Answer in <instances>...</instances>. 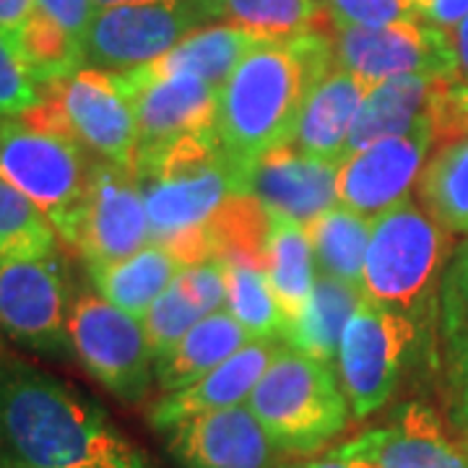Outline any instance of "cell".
<instances>
[{
    "mask_svg": "<svg viewBox=\"0 0 468 468\" xmlns=\"http://www.w3.org/2000/svg\"><path fill=\"white\" fill-rule=\"evenodd\" d=\"M34 11H37L34 0H0V32L11 39V45Z\"/></svg>",
    "mask_w": 468,
    "mask_h": 468,
    "instance_id": "41",
    "label": "cell"
},
{
    "mask_svg": "<svg viewBox=\"0 0 468 468\" xmlns=\"http://www.w3.org/2000/svg\"><path fill=\"white\" fill-rule=\"evenodd\" d=\"M167 451L180 468H276L279 448L248 403L185 419L165 430Z\"/></svg>",
    "mask_w": 468,
    "mask_h": 468,
    "instance_id": "16",
    "label": "cell"
},
{
    "mask_svg": "<svg viewBox=\"0 0 468 468\" xmlns=\"http://www.w3.org/2000/svg\"><path fill=\"white\" fill-rule=\"evenodd\" d=\"M461 452H463V458L468 461V427L461 432Z\"/></svg>",
    "mask_w": 468,
    "mask_h": 468,
    "instance_id": "46",
    "label": "cell"
},
{
    "mask_svg": "<svg viewBox=\"0 0 468 468\" xmlns=\"http://www.w3.org/2000/svg\"><path fill=\"white\" fill-rule=\"evenodd\" d=\"M221 263H250L266 271L271 214L252 196H232L206 224Z\"/></svg>",
    "mask_w": 468,
    "mask_h": 468,
    "instance_id": "30",
    "label": "cell"
},
{
    "mask_svg": "<svg viewBox=\"0 0 468 468\" xmlns=\"http://www.w3.org/2000/svg\"><path fill=\"white\" fill-rule=\"evenodd\" d=\"M435 144L430 115L403 135L383 138L351 154L338 172V203L362 217H380L409 198V190L424 167V156Z\"/></svg>",
    "mask_w": 468,
    "mask_h": 468,
    "instance_id": "15",
    "label": "cell"
},
{
    "mask_svg": "<svg viewBox=\"0 0 468 468\" xmlns=\"http://www.w3.org/2000/svg\"><path fill=\"white\" fill-rule=\"evenodd\" d=\"M341 165L304 156L289 146L263 154L245 172L242 193L261 201L268 211L286 214L300 224H313L338 201Z\"/></svg>",
    "mask_w": 468,
    "mask_h": 468,
    "instance_id": "17",
    "label": "cell"
},
{
    "mask_svg": "<svg viewBox=\"0 0 468 468\" xmlns=\"http://www.w3.org/2000/svg\"><path fill=\"white\" fill-rule=\"evenodd\" d=\"M115 81L133 110L138 128L135 162L167 149L185 135L214 128L218 86L198 76H154L141 66L115 73Z\"/></svg>",
    "mask_w": 468,
    "mask_h": 468,
    "instance_id": "13",
    "label": "cell"
},
{
    "mask_svg": "<svg viewBox=\"0 0 468 468\" xmlns=\"http://www.w3.org/2000/svg\"><path fill=\"white\" fill-rule=\"evenodd\" d=\"M417 341V323L372 300H362L338 346V380L351 417L367 419L390 401Z\"/></svg>",
    "mask_w": 468,
    "mask_h": 468,
    "instance_id": "9",
    "label": "cell"
},
{
    "mask_svg": "<svg viewBox=\"0 0 468 468\" xmlns=\"http://www.w3.org/2000/svg\"><path fill=\"white\" fill-rule=\"evenodd\" d=\"M97 11L104 8H115V5H133V3H151V0H91Z\"/></svg>",
    "mask_w": 468,
    "mask_h": 468,
    "instance_id": "45",
    "label": "cell"
},
{
    "mask_svg": "<svg viewBox=\"0 0 468 468\" xmlns=\"http://www.w3.org/2000/svg\"><path fill=\"white\" fill-rule=\"evenodd\" d=\"M452 52H455V66H458V76L468 84V16L451 32Z\"/></svg>",
    "mask_w": 468,
    "mask_h": 468,
    "instance_id": "42",
    "label": "cell"
},
{
    "mask_svg": "<svg viewBox=\"0 0 468 468\" xmlns=\"http://www.w3.org/2000/svg\"><path fill=\"white\" fill-rule=\"evenodd\" d=\"M369 89L372 84H367L365 79L354 76L341 66L331 68L313 86L310 97L304 101L292 146L304 156L344 165L349 159L346 144H349L354 117Z\"/></svg>",
    "mask_w": 468,
    "mask_h": 468,
    "instance_id": "20",
    "label": "cell"
},
{
    "mask_svg": "<svg viewBox=\"0 0 468 468\" xmlns=\"http://www.w3.org/2000/svg\"><path fill=\"white\" fill-rule=\"evenodd\" d=\"M279 349L282 346H276V341L255 338L234 356H229L224 365L211 369L198 383L187 385L177 393H165L151 409V424L156 430H169L185 419L248 403L255 385L261 383Z\"/></svg>",
    "mask_w": 468,
    "mask_h": 468,
    "instance_id": "19",
    "label": "cell"
},
{
    "mask_svg": "<svg viewBox=\"0 0 468 468\" xmlns=\"http://www.w3.org/2000/svg\"><path fill=\"white\" fill-rule=\"evenodd\" d=\"M185 268L162 245H146L141 252L115 266L91 271V279L107 302L117 304L128 315L144 320L151 304L159 300Z\"/></svg>",
    "mask_w": 468,
    "mask_h": 468,
    "instance_id": "25",
    "label": "cell"
},
{
    "mask_svg": "<svg viewBox=\"0 0 468 468\" xmlns=\"http://www.w3.org/2000/svg\"><path fill=\"white\" fill-rule=\"evenodd\" d=\"M248 406L282 452H315L349 424V401L328 362L279 349Z\"/></svg>",
    "mask_w": 468,
    "mask_h": 468,
    "instance_id": "4",
    "label": "cell"
},
{
    "mask_svg": "<svg viewBox=\"0 0 468 468\" xmlns=\"http://www.w3.org/2000/svg\"><path fill=\"white\" fill-rule=\"evenodd\" d=\"M432 84V76H399L372 86L351 125L349 156L383 138L409 133L421 117H427Z\"/></svg>",
    "mask_w": 468,
    "mask_h": 468,
    "instance_id": "23",
    "label": "cell"
},
{
    "mask_svg": "<svg viewBox=\"0 0 468 468\" xmlns=\"http://www.w3.org/2000/svg\"><path fill=\"white\" fill-rule=\"evenodd\" d=\"M338 27L380 29L406 18H417L414 0H323Z\"/></svg>",
    "mask_w": 468,
    "mask_h": 468,
    "instance_id": "35",
    "label": "cell"
},
{
    "mask_svg": "<svg viewBox=\"0 0 468 468\" xmlns=\"http://www.w3.org/2000/svg\"><path fill=\"white\" fill-rule=\"evenodd\" d=\"M414 3H417V8H419V3H421V0H414Z\"/></svg>",
    "mask_w": 468,
    "mask_h": 468,
    "instance_id": "47",
    "label": "cell"
},
{
    "mask_svg": "<svg viewBox=\"0 0 468 468\" xmlns=\"http://www.w3.org/2000/svg\"><path fill=\"white\" fill-rule=\"evenodd\" d=\"M421 3H424V0H421ZM421 3H419V5H421Z\"/></svg>",
    "mask_w": 468,
    "mask_h": 468,
    "instance_id": "49",
    "label": "cell"
},
{
    "mask_svg": "<svg viewBox=\"0 0 468 468\" xmlns=\"http://www.w3.org/2000/svg\"><path fill=\"white\" fill-rule=\"evenodd\" d=\"M0 468H149L94 399L0 356Z\"/></svg>",
    "mask_w": 468,
    "mask_h": 468,
    "instance_id": "1",
    "label": "cell"
},
{
    "mask_svg": "<svg viewBox=\"0 0 468 468\" xmlns=\"http://www.w3.org/2000/svg\"><path fill=\"white\" fill-rule=\"evenodd\" d=\"M39 97L45 100L52 133L73 138L104 162L133 172L138 128L115 73L81 68L70 79L39 86Z\"/></svg>",
    "mask_w": 468,
    "mask_h": 468,
    "instance_id": "8",
    "label": "cell"
},
{
    "mask_svg": "<svg viewBox=\"0 0 468 468\" xmlns=\"http://www.w3.org/2000/svg\"><path fill=\"white\" fill-rule=\"evenodd\" d=\"M70 346L86 372L122 403H141L156 359L141 320L97 294H81L68 315Z\"/></svg>",
    "mask_w": 468,
    "mask_h": 468,
    "instance_id": "7",
    "label": "cell"
},
{
    "mask_svg": "<svg viewBox=\"0 0 468 468\" xmlns=\"http://www.w3.org/2000/svg\"><path fill=\"white\" fill-rule=\"evenodd\" d=\"M34 3H37V11H42L45 16L58 21L63 29H68L84 45L89 24L97 16V8L91 0H34Z\"/></svg>",
    "mask_w": 468,
    "mask_h": 468,
    "instance_id": "37",
    "label": "cell"
},
{
    "mask_svg": "<svg viewBox=\"0 0 468 468\" xmlns=\"http://www.w3.org/2000/svg\"><path fill=\"white\" fill-rule=\"evenodd\" d=\"M451 250L448 229L409 198L372 218L362 294L417 323Z\"/></svg>",
    "mask_w": 468,
    "mask_h": 468,
    "instance_id": "5",
    "label": "cell"
},
{
    "mask_svg": "<svg viewBox=\"0 0 468 468\" xmlns=\"http://www.w3.org/2000/svg\"><path fill=\"white\" fill-rule=\"evenodd\" d=\"M146 245H151V227L133 172L104 159L91 162L89 190L70 248L81 252L89 271H97L115 266Z\"/></svg>",
    "mask_w": 468,
    "mask_h": 468,
    "instance_id": "12",
    "label": "cell"
},
{
    "mask_svg": "<svg viewBox=\"0 0 468 468\" xmlns=\"http://www.w3.org/2000/svg\"><path fill=\"white\" fill-rule=\"evenodd\" d=\"M331 45L335 66L372 86L399 76H458L451 32L419 16L380 29L335 24Z\"/></svg>",
    "mask_w": 468,
    "mask_h": 468,
    "instance_id": "11",
    "label": "cell"
},
{
    "mask_svg": "<svg viewBox=\"0 0 468 468\" xmlns=\"http://www.w3.org/2000/svg\"><path fill=\"white\" fill-rule=\"evenodd\" d=\"M250 341H255L250 331H245L232 313H214L203 318L175 349L156 359V380L162 393H177L198 383Z\"/></svg>",
    "mask_w": 468,
    "mask_h": 468,
    "instance_id": "22",
    "label": "cell"
},
{
    "mask_svg": "<svg viewBox=\"0 0 468 468\" xmlns=\"http://www.w3.org/2000/svg\"><path fill=\"white\" fill-rule=\"evenodd\" d=\"M452 335V403H455V421L461 430L468 427V334L466 331H451Z\"/></svg>",
    "mask_w": 468,
    "mask_h": 468,
    "instance_id": "39",
    "label": "cell"
},
{
    "mask_svg": "<svg viewBox=\"0 0 468 468\" xmlns=\"http://www.w3.org/2000/svg\"><path fill=\"white\" fill-rule=\"evenodd\" d=\"M39 101V89L18 60L11 39L0 32V117H18Z\"/></svg>",
    "mask_w": 468,
    "mask_h": 468,
    "instance_id": "36",
    "label": "cell"
},
{
    "mask_svg": "<svg viewBox=\"0 0 468 468\" xmlns=\"http://www.w3.org/2000/svg\"><path fill=\"white\" fill-rule=\"evenodd\" d=\"M320 8L323 3L315 0H218L217 18L261 39H292L310 32Z\"/></svg>",
    "mask_w": 468,
    "mask_h": 468,
    "instance_id": "33",
    "label": "cell"
},
{
    "mask_svg": "<svg viewBox=\"0 0 468 468\" xmlns=\"http://www.w3.org/2000/svg\"><path fill=\"white\" fill-rule=\"evenodd\" d=\"M334 66L328 34L261 42L218 89L214 128L234 162L250 167L268 151L289 146L313 86Z\"/></svg>",
    "mask_w": 468,
    "mask_h": 468,
    "instance_id": "2",
    "label": "cell"
},
{
    "mask_svg": "<svg viewBox=\"0 0 468 468\" xmlns=\"http://www.w3.org/2000/svg\"><path fill=\"white\" fill-rule=\"evenodd\" d=\"M417 14L437 29L451 32L468 16V0H424Z\"/></svg>",
    "mask_w": 468,
    "mask_h": 468,
    "instance_id": "40",
    "label": "cell"
},
{
    "mask_svg": "<svg viewBox=\"0 0 468 468\" xmlns=\"http://www.w3.org/2000/svg\"><path fill=\"white\" fill-rule=\"evenodd\" d=\"M315 3H323V0H315Z\"/></svg>",
    "mask_w": 468,
    "mask_h": 468,
    "instance_id": "48",
    "label": "cell"
},
{
    "mask_svg": "<svg viewBox=\"0 0 468 468\" xmlns=\"http://www.w3.org/2000/svg\"><path fill=\"white\" fill-rule=\"evenodd\" d=\"M304 468H351L344 458H338L335 452H331L328 458H320V461H315V463H307Z\"/></svg>",
    "mask_w": 468,
    "mask_h": 468,
    "instance_id": "43",
    "label": "cell"
},
{
    "mask_svg": "<svg viewBox=\"0 0 468 468\" xmlns=\"http://www.w3.org/2000/svg\"><path fill=\"white\" fill-rule=\"evenodd\" d=\"M362 300L365 294L359 286L315 273L310 300L297 318L286 320L282 338L289 344V349L331 365L338 356V346L351 315L356 313Z\"/></svg>",
    "mask_w": 468,
    "mask_h": 468,
    "instance_id": "21",
    "label": "cell"
},
{
    "mask_svg": "<svg viewBox=\"0 0 468 468\" xmlns=\"http://www.w3.org/2000/svg\"><path fill=\"white\" fill-rule=\"evenodd\" d=\"M68 289L55 255L0 261V334L21 346L63 356L68 334Z\"/></svg>",
    "mask_w": 468,
    "mask_h": 468,
    "instance_id": "14",
    "label": "cell"
},
{
    "mask_svg": "<svg viewBox=\"0 0 468 468\" xmlns=\"http://www.w3.org/2000/svg\"><path fill=\"white\" fill-rule=\"evenodd\" d=\"M208 315L211 313L203 307L193 286L187 284V279L180 273L175 284L151 304V310L144 318V331L154 351V359H162L169 349H175L185 335Z\"/></svg>",
    "mask_w": 468,
    "mask_h": 468,
    "instance_id": "34",
    "label": "cell"
},
{
    "mask_svg": "<svg viewBox=\"0 0 468 468\" xmlns=\"http://www.w3.org/2000/svg\"><path fill=\"white\" fill-rule=\"evenodd\" d=\"M261 42L258 34L239 29L234 24H218L193 32L183 39L175 50L162 55L159 60L146 63V70L154 76H175V73H190L214 86H224V81L234 73L248 55Z\"/></svg>",
    "mask_w": 468,
    "mask_h": 468,
    "instance_id": "24",
    "label": "cell"
},
{
    "mask_svg": "<svg viewBox=\"0 0 468 468\" xmlns=\"http://www.w3.org/2000/svg\"><path fill=\"white\" fill-rule=\"evenodd\" d=\"M0 177L21 190L70 245L91 177L79 141L32 128L21 117H0Z\"/></svg>",
    "mask_w": 468,
    "mask_h": 468,
    "instance_id": "6",
    "label": "cell"
},
{
    "mask_svg": "<svg viewBox=\"0 0 468 468\" xmlns=\"http://www.w3.org/2000/svg\"><path fill=\"white\" fill-rule=\"evenodd\" d=\"M445 289H448L445 310H448L451 331H466L468 334V245H463L458 252Z\"/></svg>",
    "mask_w": 468,
    "mask_h": 468,
    "instance_id": "38",
    "label": "cell"
},
{
    "mask_svg": "<svg viewBox=\"0 0 468 468\" xmlns=\"http://www.w3.org/2000/svg\"><path fill=\"white\" fill-rule=\"evenodd\" d=\"M245 172L206 128L135 162L133 177L144 196L151 242L165 245L177 234L206 227L232 196H245Z\"/></svg>",
    "mask_w": 468,
    "mask_h": 468,
    "instance_id": "3",
    "label": "cell"
},
{
    "mask_svg": "<svg viewBox=\"0 0 468 468\" xmlns=\"http://www.w3.org/2000/svg\"><path fill=\"white\" fill-rule=\"evenodd\" d=\"M334 452L369 468H468L461 448L442 435L435 414L417 403L403 406L390 424L369 430Z\"/></svg>",
    "mask_w": 468,
    "mask_h": 468,
    "instance_id": "18",
    "label": "cell"
},
{
    "mask_svg": "<svg viewBox=\"0 0 468 468\" xmlns=\"http://www.w3.org/2000/svg\"><path fill=\"white\" fill-rule=\"evenodd\" d=\"M271 214V232H268V284L273 289V297L279 302V310L284 320L297 318L302 307L313 294V248L304 224L294 221L286 214ZM286 325V323H284Z\"/></svg>",
    "mask_w": 468,
    "mask_h": 468,
    "instance_id": "26",
    "label": "cell"
},
{
    "mask_svg": "<svg viewBox=\"0 0 468 468\" xmlns=\"http://www.w3.org/2000/svg\"><path fill=\"white\" fill-rule=\"evenodd\" d=\"M203 14L187 0H151L97 11L84 37L89 68L122 73L159 60L198 27Z\"/></svg>",
    "mask_w": 468,
    "mask_h": 468,
    "instance_id": "10",
    "label": "cell"
},
{
    "mask_svg": "<svg viewBox=\"0 0 468 468\" xmlns=\"http://www.w3.org/2000/svg\"><path fill=\"white\" fill-rule=\"evenodd\" d=\"M55 255V229L21 190L0 177V261Z\"/></svg>",
    "mask_w": 468,
    "mask_h": 468,
    "instance_id": "31",
    "label": "cell"
},
{
    "mask_svg": "<svg viewBox=\"0 0 468 468\" xmlns=\"http://www.w3.org/2000/svg\"><path fill=\"white\" fill-rule=\"evenodd\" d=\"M318 273L362 289L372 218L335 206L304 227Z\"/></svg>",
    "mask_w": 468,
    "mask_h": 468,
    "instance_id": "27",
    "label": "cell"
},
{
    "mask_svg": "<svg viewBox=\"0 0 468 468\" xmlns=\"http://www.w3.org/2000/svg\"><path fill=\"white\" fill-rule=\"evenodd\" d=\"M424 211L442 229L468 234V135L442 144L419 177Z\"/></svg>",
    "mask_w": 468,
    "mask_h": 468,
    "instance_id": "28",
    "label": "cell"
},
{
    "mask_svg": "<svg viewBox=\"0 0 468 468\" xmlns=\"http://www.w3.org/2000/svg\"><path fill=\"white\" fill-rule=\"evenodd\" d=\"M224 266V284H227V304L232 315L252 338L273 341L284 331V315L279 310V302L273 297V289L268 284L263 268L250 263H221Z\"/></svg>",
    "mask_w": 468,
    "mask_h": 468,
    "instance_id": "32",
    "label": "cell"
},
{
    "mask_svg": "<svg viewBox=\"0 0 468 468\" xmlns=\"http://www.w3.org/2000/svg\"><path fill=\"white\" fill-rule=\"evenodd\" d=\"M14 50L37 89L70 79L86 63L84 45L42 11H34L14 37Z\"/></svg>",
    "mask_w": 468,
    "mask_h": 468,
    "instance_id": "29",
    "label": "cell"
},
{
    "mask_svg": "<svg viewBox=\"0 0 468 468\" xmlns=\"http://www.w3.org/2000/svg\"><path fill=\"white\" fill-rule=\"evenodd\" d=\"M187 3H193L198 11L203 14V18L206 21H211V18H217V5H218V0H187Z\"/></svg>",
    "mask_w": 468,
    "mask_h": 468,
    "instance_id": "44",
    "label": "cell"
}]
</instances>
